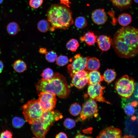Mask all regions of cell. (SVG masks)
I'll use <instances>...</instances> for the list:
<instances>
[{"label": "cell", "instance_id": "obj_1", "mask_svg": "<svg viewBox=\"0 0 138 138\" xmlns=\"http://www.w3.org/2000/svg\"><path fill=\"white\" fill-rule=\"evenodd\" d=\"M112 45L120 57H134L138 54V29L130 26L120 28L114 36Z\"/></svg>", "mask_w": 138, "mask_h": 138}, {"label": "cell", "instance_id": "obj_2", "mask_svg": "<svg viewBox=\"0 0 138 138\" xmlns=\"http://www.w3.org/2000/svg\"><path fill=\"white\" fill-rule=\"evenodd\" d=\"M35 86L38 93L48 92L61 98H66L70 94L66 78L58 72L54 73L53 77L50 79L46 80L42 78L37 82Z\"/></svg>", "mask_w": 138, "mask_h": 138}, {"label": "cell", "instance_id": "obj_3", "mask_svg": "<svg viewBox=\"0 0 138 138\" xmlns=\"http://www.w3.org/2000/svg\"><path fill=\"white\" fill-rule=\"evenodd\" d=\"M67 7L65 6L55 4L49 8L47 16L51 25V31L56 29H66L73 23L72 13Z\"/></svg>", "mask_w": 138, "mask_h": 138}, {"label": "cell", "instance_id": "obj_4", "mask_svg": "<svg viewBox=\"0 0 138 138\" xmlns=\"http://www.w3.org/2000/svg\"><path fill=\"white\" fill-rule=\"evenodd\" d=\"M22 108L24 118L31 125L38 120L43 113L38 100L32 99L29 101Z\"/></svg>", "mask_w": 138, "mask_h": 138}, {"label": "cell", "instance_id": "obj_5", "mask_svg": "<svg viewBox=\"0 0 138 138\" xmlns=\"http://www.w3.org/2000/svg\"><path fill=\"white\" fill-rule=\"evenodd\" d=\"M134 80L125 75L116 82L115 88L118 95L122 98L128 99L133 93L135 88Z\"/></svg>", "mask_w": 138, "mask_h": 138}, {"label": "cell", "instance_id": "obj_6", "mask_svg": "<svg viewBox=\"0 0 138 138\" xmlns=\"http://www.w3.org/2000/svg\"><path fill=\"white\" fill-rule=\"evenodd\" d=\"M63 117L62 114L59 111L52 110L43 112L41 118L36 122L48 132L53 123Z\"/></svg>", "mask_w": 138, "mask_h": 138}, {"label": "cell", "instance_id": "obj_7", "mask_svg": "<svg viewBox=\"0 0 138 138\" xmlns=\"http://www.w3.org/2000/svg\"><path fill=\"white\" fill-rule=\"evenodd\" d=\"M38 96V100L43 112L52 110L55 107L57 101L55 94L43 91L40 93Z\"/></svg>", "mask_w": 138, "mask_h": 138}, {"label": "cell", "instance_id": "obj_8", "mask_svg": "<svg viewBox=\"0 0 138 138\" xmlns=\"http://www.w3.org/2000/svg\"><path fill=\"white\" fill-rule=\"evenodd\" d=\"M88 57H84L80 54L76 55L73 59H70L72 63L67 66V69L70 76L72 78L77 72L86 70V62Z\"/></svg>", "mask_w": 138, "mask_h": 138}, {"label": "cell", "instance_id": "obj_9", "mask_svg": "<svg viewBox=\"0 0 138 138\" xmlns=\"http://www.w3.org/2000/svg\"><path fill=\"white\" fill-rule=\"evenodd\" d=\"M80 115V119L83 121L93 117H96L98 113V106L95 101L91 98L83 103Z\"/></svg>", "mask_w": 138, "mask_h": 138}, {"label": "cell", "instance_id": "obj_10", "mask_svg": "<svg viewBox=\"0 0 138 138\" xmlns=\"http://www.w3.org/2000/svg\"><path fill=\"white\" fill-rule=\"evenodd\" d=\"M105 87L101 84L89 85L87 93L90 98L98 101L110 104L103 97V90Z\"/></svg>", "mask_w": 138, "mask_h": 138}, {"label": "cell", "instance_id": "obj_11", "mask_svg": "<svg viewBox=\"0 0 138 138\" xmlns=\"http://www.w3.org/2000/svg\"><path fill=\"white\" fill-rule=\"evenodd\" d=\"M88 73L84 70L76 73L72 78L71 86H74L78 89L84 88L88 83Z\"/></svg>", "mask_w": 138, "mask_h": 138}, {"label": "cell", "instance_id": "obj_12", "mask_svg": "<svg viewBox=\"0 0 138 138\" xmlns=\"http://www.w3.org/2000/svg\"><path fill=\"white\" fill-rule=\"evenodd\" d=\"M122 132L119 129L111 126L101 131L96 138H121Z\"/></svg>", "mask_w": 138, "mask_h": 138}, {"label": "cell", "instance_id": "obj_13", "mask_svg": "<svg viewBox=\"0 0 138 138\" xmlns=\"http://www.w3.org/2000/svg\"><path fill=\"white\" fill-rule=\"evenodd\" d=\"M91 18L93 22L98 25L104 24L107 18L104 10L101 9L94 10L91 14Z\"/></svg>", "mask_w": 138, "mask_h": 138}, {"label": "cell", "instance_id": "obj_14", "mask_svg": "<svg viewBox=\"0 0 138 138\" xmlns=\"http://www.w3.org/2000/svg\"><path fill=\"white\" fill-rule=\"evenodd\" d=\"M112 39L106 35H102L97 38V42L99 48L102 51L109 50L112 45Z\"/></svg>", "mask_w": 138, "mask_h": 138}, {"label": "cell", "instance_id": "obj_15", "mask_svg": "<svg viewBox=\"0 0 138 138\" xmlns=\"http://www.w3.org/2000/svg\"><path fill=\"white\" fill-rule=\"evenodd\" d=\"M88 78L89 85L101 84L100 82L104 80L103 75L97 70L89 72Z\"/></svg>", "mask_w": 138, "mask_h": 138}, {"label": "cell", "instance_id": "obj_16", "mask_svg": "<svg viewBox=\"0 0 138 138\" xmlns=\"http://www.w3.org/2000/svg\"><path fill=\"white\" fill-rule=\"evenodd\" d=\"M100 65L99 60L96 57H88L87 59L86 67L87 69L89 71L97 70Z\"/></svg>", "mask_w": 138, "mask_h": 138}, {"label": "cell", "instance_id": "obj_17", "mask_svg": "<svg viewBox=\"0 0 138 138\" xmlns=\"http://www.w3.org/2000/svg\"><path fill=\"white\" fill-rule=\"evenodd\" d=\"M80 40L82 42H85L89 45H92L96 42L97 38L93 32L89 31L81 37Z\"/></svg>", "mask_w": 138, "mask_h": 138}, {"label": "cell", "instance_id": "obj_18", "mask_svg": "<svg viewBox=\"0 0 138 138\" xmlns=\"http://www.w3.org/2000/svg\"><path fill=\"white\" fill-rule=\"evenodd\" d=\"M132 18L129 14L123 13L120 15L118 18L119 24L123 27L127 26L131 22Z\"/></svg>", "mask_w": 138, "mask_h": 138}, {"label": "cell", "instance_id": "obj_19", "mask_svg": "<svg viewBox=\"0 0 138 138\" xmlns=\"http://www.w3.org/2000/svg\"><path fill=\"white\" fill-rule=\"evenodd\" d=\"M117 74L113 69H108L105 72L103 75V79L108 84L113 82L115 79Z\"/></svg>", "mask_w": 138, "mask_h": 138}, {"label": "cell", "instance_id": "obj_20", "mask_svg": "<svg viewBox=\"0 0 138 138\" xmlns=\"http://www.w3.org/2000/svg\"><path fill=\"white\" fill-rule=\"evenodd\" d=\"M20 29L18 24L15 22H11L8 23L6 27L7 33L11 35L16 34L19 31Z\"/></svg>", "mask_w": 138, "mask_h": 138}, {"label": "cell", "instance_id": "obj_21", "mask_svg": "<svg viewBox=\"0 0 138 138\" xmlns=\"http://www.w3.org/2000/svg\"><path fill=\"white\" fill-rule=\"evenodd\" d=\"M13 68L16 72L21 73L26 70L27 68V65L24 61L19 59L14 62L13 65Z\"/></svg>", "mask_w": 138, "mask_h": 138}, {"label": "cell", "instance_id": "obj_22", "mask_svg": "<svg viewBox=\"0 0 138 138\" xmlns=\"http://www.w3.org/2000/svg\"><path fill=\"white\" fill-rule=\"evenodd\" d=\"M37 27L38 30L42 33H45L50 30L51 25L48 21L45 19H42L38 22Z\"/></svg>", "mask_w": 138, "mask_h": 138}, {"label": "cell", "instance_id": "obj_23", "mask_svg": "<svg viewBox=\"0 0 138 138\" xmlns=\"http://www.w3.org/2000/svg\"><path fill=\"white\" fill-rule=\"evenodd\" d=\"M82 108L79 104L76 103L72 104L69 109L70 113L74 116H77L81 113Z\"/></svg>", "mask_w": 138, "mask_h": 138}, {"label": "cell", "instance_id": "obj_24", "mask_svg": "<svg viewBox=\"0 0 138 138\" xmlns=\"http://www.w3.org/2000/svg\"><path fill=\"white\" fill-rule=\"evenodd\" d=\"M114 5L119 8H124L129 6L132 0H110Z\"/></svg>", "mask_w": 138, "mask_h": 138}, {"label": "cell", "instance_id": "obj_25", "mask_svg": "<svg viewBox=\"0 0 138 138\" xmlns=\"http://www.w3.org/2000/svg\"><path fill=\"white\" fill-rule=\"evenodd\" d=\"M79 45L78 42L76 39H72L67 43L66 47L68 50L74 52L77 50Z\"/></svg>", "mask_w": 138, "mask_h": 138}, {"label": "cell", "instance_id": "obj_26", "mask_svg": "<svg viewBox=\"0 0 138 138\" xmlns=\"http://www.w3.org/2000/svg\"><path fill=\"white\" fill-rule=\"evenodd\" d=\"M122 106L125 113L129 116L133 114L135 111V107L132 103L122 102Z\"/></svg>", "mask_w": 138, "mask_h": 138}, {"label": "cell", "instance_id": "obj_27", "mask_svg": "<svg viewBox=\"0 0 138 138\" xmlns=\"http://www.w3.org/2000/svg\"><path fill=\"white\" fill-rule=\"evenodd\" d=\"M87 25V20L83 17H77L75 19V25L77 28L81 29L86 27Z\"/></svg>", "mask_w": 138, "mask_h": 138}, {"label": "cell", "instance_id": "obj_28", "mask_svg": "<svg viewBox=\"0 0 138 138\" xmlns=\"http://www.w3.org/2000/svg\"><path fill=\"white\" fill-rule=\"evenodd\" d=\"M45 58L48 62L52 63L55 62L57 57L56 53L53 50H51L45 54Z\"/></svg>", "mask_w": 138, "mask_h": 138}, {"label": "cell", "instance_id": "obj_29", "mask_svg": "<svg viewBox=\"0 0 138 138\" xmlns=\"http://www.w3.org/2000/svg\"><path fill=\"white\" fill-rule=\"evenodd\" d=\"M54 74L53 70L50 68L48 67L43 70L41 75L42 78L48 80L52 78Z\"/></svg>", "mask_w": 138, "mask_h": 138}, {"label": "cell", "instance_id": "obj_30", "mask_svg": "<svg viewBox=\"0 0 138 138\" xmlns=\"http://www.w3.org/2000/svg\"><path fill=\"white\" fill-rule=\"evenodd\" d=\"M25 123L24 120L19 117H14L12 120V124L13 126L17 128H19L22 127Z\"/></svg>", "mask_w": 138, "mask_h": 138}, {"label": "cell", "instance_id": "obj_31", "mask_svg": "<svg viewBox=\"0 0 138 138\" xmlns=\"http://www.w3.org/2000/svg\"><path fill=\"white\" fill-rule=\"evenodd\" d=\"M55 61L56 64L57 65L63 66L66 65L68 63L69 60L67 56L60 55L57 57Z\"/></svg>", "mask_w": 138, "mask_h": 138}, {"label": "cell", "instance_id": "obj_32", "mask_svg": "<svg viewBox=\"0 0 138 138\" xmlns=\"http://www.w3.org/2000/svg\"><path fill=\"white\" fill-rule=\"evenodd\" d=\"M64 126L68 129H71L74 127L76 125L75 121L70 118H67L63 122Z\"/></svg>", "mask_w": 138, "mask_h": 138}, {"label": "cell", "instance_id": "obj_33", "mask_svg": "<svg viewBox=\"0 0 138 138\" xmlns=\"http://www.w3.org/2000/svg\"><path fill=\"white\" fill-rule=\"evenodd\" d=\"M43 0H30V6L33 9H37L40 7L43 3Z\"/></svg>", "mask_w": 138, "mask_h": 138}, {"label": "cell", "instance_id": "obj_34", "mask_svg": "<svg viewBox=\"0 0 138 138\" xmlns=\"http://www.w3.org/2000/svg\"><path fill=\"white\" fill-rule=\"evenodd\" d=\"M0 138H13V135L10 131L5 130L0 134Z\"/></svg>", "mask_w": 138, "mask_h": 138}, {"label": "cell", "instance_id": "obj_35", "mask_svg": "<svg viewBox=\"0 0 138 138\" xmlns=\"http://www.w3.org/2000/svg\"><path fill=\"white\" fill-rule=\"evenodd\" d=\"M55 138H67V137L65 133L61 132L56 135Z\"/></svg>", "mask_w": 138, "mask_h": 138}, {"label": "cell", "instance_id": "obj_36", "mask_svg": "<svg viewBox=\"0 0 138 138\" xmlns=\"http://www.w3.org/2000/svg\"><path fill=\"white\" fill-rule=\"evenodd\" d=\"M61 4H63L68 7H70V5L71 3L69 0H59Z\"/></svg>", "mask_w": 138, "mask_h": 138}, {"label": "cell", "instance_id": "obj_37", "mask_svg": "<svg viewBox=\"0 0 138 138\" xmlns=\"http://www.w3.org/2000/svg\"><path fill=\"white\" fill-rule=\"evenodd\" d=\"M74 138H93L92 137L86 136L85 135L82 134L80 133H79L76 135Z\"/></svg>", "mask_w": 138, "mask_h": 138}, {"label": "cell", "instance_id": "obj_38", "mask_svg": "<svg viewBox=\"0 0 138 138\" xmlns=\"http://www.w3.org/2000/svg\"><path fill=\"white\" fill-rule=\"evenodd\" d=\"M39 51L40 53L42 54H45L48 52L46 48H40L39 50Z\"/></svg>", "mask_w": 138, "mask_h": 138}, {"label": "cell", "instance_id": "obj_39", "mask_svg": "<svg viewBox=\"0 0 138 138\" xmlns=\"http://www.w3.org/2000/svg\"><path fill=\"white\" fill-rule=\"evenodd\" d=\"M4 67V64L3 61L0 60V73H1L3 70Z\"/></svg>", "mask_w": 138, "mask_h": 138}, {"label": "cell", "instance_id": "obj_40", "mask_svg": "<svg viewBox=\"0 0 138 138\" xmlns=\"http://www.w3.org/2000/svg\"><path fill=\"white\" fill-rule=\"evenodd\" d=\"M121 138H135L132 136L129 135H125Z\"/></svg>", "mask_w": 138, "mask_h": 138}, {"label": "cell", "instance_id": "obj_41", "mask_svg": "<svg viewBox=\"0 0 138 138\" xmlns=\"http://www.w3.org/2000/svg\"><path fill=\"white\" fill-rule=\"evenodd\" d=\"M4 0H0V4H1L3 1Z\"/></svg>", "mask_w": 138, "mask_h": 138}, {"label": "cell", "instance_id": "obj_42", "mask_svg": "<svg viewBox=\"0 0 138 138\" xmlns=\"http://www.w3.org/2000/svg\"><path fill=\"white\" fill-rule=\"evenodd\" d=\"M134 1L135 3H138V0H134Z\"/></svg>", "mask_w": 138, "mask_h": 138}, {"label": "cell", "instance_id": "obj_43", "mask_svg": "<svg viewBox=\"0 0 138 138\" xmlns=\"http://www.w3.org/2000/svg\"><path fill=\"white\" fill-rule=\"evenodd\" d=\"M1 51L0 50V55L1 54Z\"/></svg>", "mask_w": 138, "mask_h": 138}]
</instances>
